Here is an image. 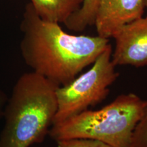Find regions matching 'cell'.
Listing matches in <instances>:
<instances>
[{
    "instance_id": "6da1fadb",
    "label": "cell",
    "mask_w": 147,
    "mask_h": 147,
    "mask_svg": "<svg viewBox=\"0 0 147 147\" xmlns=\"http://www.w3.org/2000/svg\"><path fill=\"white\" fill-rule=\"evenodd\" d=\"M20 50L33 71L63 86L92 65L109 43L102 37L67 34L59 23L42 20L29 2L21 23Z\"/></svg>"
},
{
    "instance_id": "7a4b0ae2",
    "label": "cell",
    "mask_w": 147,
    "mask_h": 147,
    "mask_svg": "<svg viewBox=\"0 0 147 147\" xmlns=\"http://www.w3.org/2000/svg\"><path fill=\"white\" fill-rule=\"evenodd\" d=\"M58 87L33 71L18 78L3 108L0 147H30L43 142L57 110Z\"/></svg>"
},
{
    "instance_id": "3957f363",
    "label": "cell",
    "mask_w": 147,
    "mask_h": 147,
    "mask_svg": "<svg viewBox=\"0 0 147 147\" xmlns=\"http://www.w3.org/2000/svg\"><path fill=\"white\" fill-rule=\"evenodd\" d=\"M146 105V100L135 93L121 94L100 110H85L53 125L49 134L56 142L87 138L114 147H128Z\"/></svg>"
},
{
    "instance_id": "277c9868",
    "label": "cell",
    "mask_w": 147,
    "mask_h": 147,
    "mask_svg": "<svg viewBox=\"0 0 147 147\" xmlns=\"http://www.w3.org/2000/svg\"><path fill=\"white\" fill-rule=\"evenodd\" d=\"M112 46L108 44L89 70L68 84L58 87L57 110L53 125L89 110L106 98L110 87L119 76L112 61Z\"/></svg>"
},
{
    "instance_id": "5b68a950",
    "label": "cell",
    "mask_w": 147,
    "mask_h": 147,
    "mask_svg": "<svg viewBox=\"0 0 147 147\" xmlns=\"http://www.w3.org/2000/svg\"><path fill=\"white\" fill-rule=\"evenodd\" d=\"M115 48L112 53V61L115 66H147V18L125 25L113 36Z\"/></svg>"
},
{
    "instance_id": "8992f818",
    "label": "cell",
    "mask_w": 147,
    "mask_h": 147,
    "mask_svg": "<svg viewBox=\"0 0 147 147\" xmlns=\"http://www.w3.org/2000/svg\"><path fill=\"white\" fill-rule=\"evenodd\" d=\"M144 0H99L94 25L97 36L109 39L121 27L142 17Z\"/></svg>"
},
{
    "instance_id": "52a82bcc",
    "label": "cell",
    "mask_w": 147,
    "mask_h": 147,
    "mask_svg": "<svg viewBox=\"0 0 147 147\" xmlns=\"http://www.w3.org/2000/svg\"><path fill=\"white\" fill-rule=\"evenodd\" d=\"M83 0H30L35 11L42 20L64 23L80 9Z\"/></svg>"
},
{
    "instance_id": "ba28073f",
    "label": "cell",
    "mask_w": 147,
    "mask_h": 147,
    "mask_svg": "<svg viewBox=\"0 0 147 147\" xmlns=\"http://www.w3.org/2000/svg\"><path fill=\"white\" fill-rule=\"evenodd\" d=\"M99 0H83L80 9L74 12L63 24L69 30L80 32L94 25Z\"/></svg>"
},
{
    "instance_id": "9c48e42d",
    "label": "cell",
    "mask_w": 147,
    "mask_h": 147,
    "mask_svg": "<svg viewBox=\"0 0 147 147\" xmlns=\"http://www.w3.org/2000/svg\"><path fill=\"white\" fill-rule=\"evenodd\" d=\"M128 147H147V100L144 113L134 128Z\"/></svg>"
},
{
    "instance_id": "30bf717a",
    "label": "cell",
    "mask_w": 147,
    "mask_h": 147,
    "mask_svg": "<svg viewBox=\"0 0 147 147\" xmlns=\"http://www.w3.org/2000/svg\"><path fill=\"white\" fill-rule=\"evenodd\" d=\"M57 142L58 147H114L101 141L87 138L63 140Z\"/></svg>"
},
{
    "instance_id": "8fae6325",
    "label": "cell",
    "mask_w": 147,
    "mask_h": 147,
    "mask_svg": "<svg viewBox=\"0 0 147 147\" xmlns=\"http://www.w3.org/2000/svg\"><path fill=\"white\" fill-rule=\"evenodd\" d=\"M144 1H145V8L147 9V0H144ZM146 18H147V14L146 16Z\"/></svg>"
}]
</instances>
